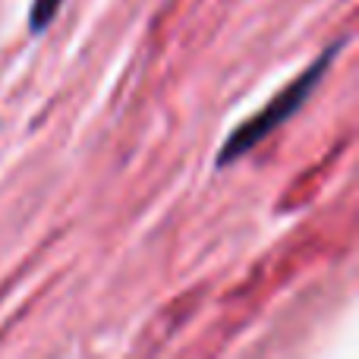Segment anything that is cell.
I'll use <instances>...</instances> for the list:
<instances>
[{
    "instance_id": "obj_1",
    "label": "cell",
    "mask_w": 359,
    "mask_h": 359,
    "mask_svg": "<svg viewBox=\"0 0 359 359\" xmlns=\"http://www.w3.org/2000/svg\"><path fill=\"white\" fill-rule=\"evenodd\" d=\"M341 44L344 41L325 48L322 57H318L316 63H309V67H306L293 82H287V86L280 88V92L274 95L265 107H259V114H252L249 120H243V123L227 136V142L221 145V151H217V168H227V164L240 161V158L249 155L259 142H265L271 133H278L290 117H297V111L306 104V98H309V95L316 92V86L322 82L325 69L334 63Z\"/></svg>"
},
{
    "instance_id": "obj_2",
    "label": "cell",
    "mask_w": 359,
    "mask_h": 359,
    "mask_svg": "<svg viewBox=\"0 0 359 359\" xmlns=\"http://www.w3.org/2000/svg\"><path fill=\"white\" fill-rule=\"evenodd\" d=\"M63 4H67V0H32V10H29V32L32 35H41V32L57 19V13H60Z\"/></svg>"
}]
</instances>
